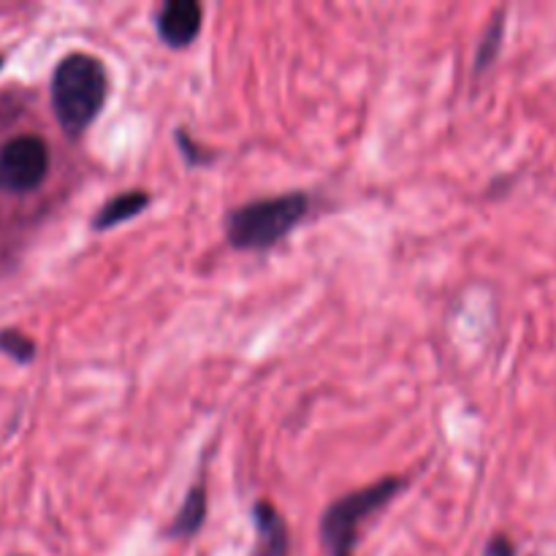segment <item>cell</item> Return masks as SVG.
<instances>
[{
	"mask_svg": "<svg viewBox=\"0 0 556 556\" xmlns=\"http://www.w3.org/2000/svg\"><path fill=\"white\" fill-rule=\"evenodd\" d=\"M109 98V71L96 54L71 52L54 65L49 101L65 139L79 141L101 117Z\"/></svg>",
	"mask_w": 556,
	"mask_h": 556,
	"instance_id": "6da1fadb",
	"label": "cell"
},
{
	"mask_svg": "<svg viewBox=\"0 0 556 556\" xmlns=\"http://www.w3.org/2000/svg\"><path fill=\"white\" fill-rule=\"evenodd\" d=\"M309 195L304 190L248 201L226 215V239L233 250L261 253L280 244L309 215Z\"/></svg>",
	"mask_w": 556,
	"mask_h": 556,
	"instance_id": "7a4b0ae2",
	"label": "cell"
},
{
	"mask_svg": "<svg viewBox=\"0 0 556 556\" xmlns=\"http://www.w3.org/2000/svg\"><path fill=\"white\" fill-rule=\"evenodd\" d=\"M407 478L386 476L369 486L337 497L320 516V543L329 556H353L364 521L391 505L396 494L405 492Z\"/></svg>",
	"mask_w": 556,
	"mask_h": 556,
	"instance_id": "3957f363",
	"label": "cell"
},
{
	"mask_svg": "<svg viewBox=\"0 0 556 556\" xmlns=\"http://www.w3.org/2000/svg\"><path fill=\"white\" fill-rule=\"evenodd\" d=\"M52 168V152L43 136H11L0 147V193L27 195L41 188Z\"/></svg>",
	"mask_w": 556,
	"mask_h": 556,
	"instance_id": "277c9868",
	"label": "cell"
},
{
	"mask_svg": "<svg viewBox=\"0 0 556 556\" xmlns=\"http://www.w3.org/2000/svg\"><path fill=\"white\" fill-rule=\"evenodd\" d=\"M204 25V9L195 0H166L155 14V33L168 49H188Z\"/></svg>",
	"mask_w": 556,
	"mask_h": 556,
	"instance_id": "5b68a950",
	"label": "cell"
},
{
	"mask_svg": "<svg viewBox=\"0 0 556 556\" xmlns=\"http://www.w3.org/2000/svg\"><path fill=\"white\" fill-rule=\"evenodd\" d=\"M250 516H253L255 535H258L253 556H291L288 525L275 505L266 503V500H258L253 505V510H250Z\"/></svg>",
	"mask_w": 556,
	"mask_h": 556,
	"instance_id": "8992f818",
	"label": "cell"
},
{
	"mask_svg": "<svg viewBox=\"0 0 556 556\" xmlns=\"http://www.w3.org/2000/svg\"><path fill=\"white\" fill-rule=\"evenodd\" d=\"M206 510H210V494H206V481L201 478V481H195L193 486L185 492L182 505H179V510L174 514L166 535L172 538V541H190V538H195L201 532V527H204Z\"/></svg>",
	"mask_w": 556,
	"mask_h": 556,
	"instance_id": "52a82bcc",
	"label": "cell"
},
{
	"mask_svg": "<svg viewBox=\"0 0 556 556\" xmlns=\"http://www.w3.org/2000/svg\"><path fill=\"white\" fill-rule=\"evenodd\" d=\"M150 204L152 195L147 193V190H125V193L112 195V199L92 215L90 228L92 231H112V228L134 220V217L139 215V212H144Z\"/></svg>",
	"mask_w": 556,
	"mask_h": 556,
	"instance_id": "ba28073f",
	"label": "cell"
},
{
	"mask_svg": "<svg viewBox=\"0 0 556 556\" xmlns=\"http://www.w3.org/2000/svg\"><path fill=\"white\" fill-rule=\"evenodd\" d=\"M503 36H505V11H497V14L492 16V22H489L486 33H483L481 43H478L476 49V60H472V71H476V74H486V71L492 68L500 49H503Z\"/></svg>",
	"mask_w": 556,
	"mask_h": 556,
	"instance_id": "9c48e42d",
	"label": "cell"
},
{
	"mask_svg": "<svg viewBox=\"0 0 556 556\" xmlns=\"http://www.w3.org/2000/svg\"><path fill=\"white\" fill-rule=\"evenodd\" d=\"M0 353H5L11 362L25 364V367H27V364L36 362L38 348H36V342H33L30 337L25 334V331L3 329V331H0Z\"/></svg>",
	"mask_w": 556,
	"mask_h": 556,
	"instance_id": "30bf717a",
	"label": "cell"
},
{
	"mask_svg": "<svg viewBox=\"0 0 556 556\" xmlns=\"http://www.w3.org/2000/svg\"><path fill=\"white\" fill-rule=\"evenodd\" d=\"M174 139H177L179 152H182L185 163H188L190 168H199V166H206V163H212V150L201 147L193 136H188V130L185 128H177Z\"/></svg>",
	"mask_w": 556,
	"mask_h": 556,
	"instance_id": "8fae6325",
	"label": "cell"
},
{
	"mask_svg": "<svg viewBox=\"0 0 556 556\" xmlns=\"http://www.w3.org/2000/svg\"><path fill=\"white\" fill-rule=\"evenodd\" d=\"M483 556H516V543L508 535H494L483 548Z\"/></svg>",
	"mask_w": 556,
	"mask_h": 556,
	"instance_id": "7c38bea8",
	"label": "cell"
},
{
	"mask_svg": "<svg viewBox=\"0 0 556 556\" xmlns=\"http://www.w3.org/2000/svg\"><path fill=\"white\" fill-rule=\"evenodd\" d=\"M0 68H3V54H0Z\"/></svg>",
	"mask_w": 556,
	"mask_h": 556,
	"instance_id": "4fadbf2b",
	"label": "cell"
}]
</instances>
